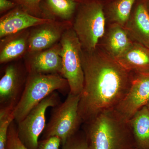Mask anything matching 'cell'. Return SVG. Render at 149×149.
<instances>
[{
  "label": "cell",
  "instance_id": "obj_1",
  "mask_svg": "<svg viewBox=\"0 0 149 149\" xmlns=\"http://www.w3.org/2000/svg\"><path fill=\"white\" fill-rule=\"evenodd\" d=\"M81 59L84 82L78 111L84 123L115 109L128 93L133 73L99 47L93 52L82 49Z\"/></svg>",
  "mask_w": 149,
  "mask_h": 149
},
{
  "label": "cell",
  "instance_id": "obj_2",
  "mask_svg": "<svg viewBox=\"0 0 149 149\" xmlns=\"http://www.w3.org/2000/svg\"><path fill=\"white\" fill-rule=\"evenodd\" d=\"M83 127L90 149H130L135 146L128 122L120 120L113 111L99 115Z\"/></svg>",
  "mask_w": 149,
  "mask_h": 149
},
{
  "label": "cell",
  "instance_id": "obj_3",
  "mask_svg": "<svg viewBox=\"0 0 149 149\" xmlns=\"http://www.w3.org/2000/svg\"><path fill=\"white\" fill-rule=\"evenodd\" d=\"M56 91L65 95L70 93L68 82L61 75L28 73L23 94L13 112L14 121L20 122L34 107Z\"/></svg>",
  "mask_w": 149,
  "mask_h": 149
},
{
  "label": "cell",
  "instance_id": "obj_4",
  "mask_svg": "<svg viewBox=\"0 0 149 149\" xmlns=\"http://www.w3.org/2000/svg\"><path fill=\"white\" fill-rule=\"evenodd\" d=\"M107 19L101 4L95 1L85 3L78 13L72 28L83 50L93 52L98 47L107 28Z\"/></svg>",
  "mask_w": 149,
  "mask_h": 149
},
{
  "label": "cell",
  "instance_id": "obj_5",
  "mask_svg": "<svg viewBox=\"0 0 149 149\" xmlns=\"http://www.w3.org/2000/svg\"><path fill=\"white\" fill-rule=\"evenodd\" d=\"M80 95L69 93L63 102L52 107L49 120L43 132L42 139L59 137L61 145L79 131L83 121L78 111Z\"/></svg>",
  "mask_w": 149,
  "mask_h": 149
},
{
  "label": "cell",
  "instance_id": "obj_6",
  "mask_svg": "<svg viewBox=\"0 0 149 149\" xmlns=\"http://www.w3.org/2000/svg\"><path fill=\"white\" fill-rule=\"evenodd\" d=\"M59 42L62 60L61 76L68 82L70 93L80 95L84 82L81 59L82 48L72 27L65 31Z\"/></svg>",
  "mask_w": 149,
  "mask_h": 149
},
{
  "label": "cell",
  "instance_id": "obj_7",
  "mask_svg": "<svg viewBox=\"0 0 149 149\" xmlns=\"http://www.w3.org/2000/svg\"><path fill=\"white\" fill-rule=\"evenodd\" d=\"M61 102L59 95L55 91L34 107L23 120L17 123L19 138L27 148L37 149L39 137L47 125V109Z\"/></svg>",
  "mask_w": 149,
  "mask_h": 149
},
{
  "label": "cell",
  "instance_id": "obj_8",
  "mask_svg": "<svg viewBox=\"0 0 149 149\" xmlns=\"http://www.w3.org/2000/svg\"><path fill=\"white\" fill-rule=\"evenodd\" d=\"M28 74L25 68L17 65L6 68L0 80V109L13 112L23 94Z\"/></svg>",
  "mask_w": 149,
  "mask_h": 149
},
{
  "label": "cell",
  "instance_id": "obj_9",
  "mask_svg": "<svg viewBox=\"0 0 149 149\" xmlns=\"http://www.w3.org/2000/svg\"><path fill=\"white\" fill-rule=\"evenodd\" d=\"M133 73L128 93L113 110L118 118L125 122L149 101V72Z\"/></svg>",
  "mask_w": 149,
  "mask_h": 149
},
{
  "label": "cell",
  "instance_id": "obj_10",
  "mask_svg": "<svg viewBox=\"0 0 149 149\" xmlns=\"http://www.w3.org/2000/svg\"><path fill=\"white\" fill-rule=\"evenodd\" d=\"M72 24L73 21L53 20L33 27L30 30L27 53L44 50L58 43Z\"/></svg>",
  "mask_w": 149,
  "mask_h": 149
},
{
  "label": "cell",
  "instance_id": "obj_11",
  "mask_svg": "<svg viewBox=\"0 0 149 149\" xmlns=\"http://www.w3.org/2000/svg\"><path fill=\"white\" fill-rule=\"evenodd\" d=\"M59 42L50 48L32 53H27L24 66L28 73L59 74L61 75L62 60Z\"/></svg>",
  "mask_w": 149,
  "mask_h": 149
},
{
  "label": "cell",
  "instance_id": "obj_12",
  "mask_svg": "<svg viewBox=\"0 0 149 149\" xmlns=\"http://www.w3.org/2000/svg\"><path fill=\"white\" fill-rule=\"evenodd\" d=\"M53 20L33 16L17 6L0 19V38Z\"/></svg>",
  "mask_w": 149,
  "mask_h": 149
},
{
  "label": "cell",
  "instance_id": "obj_13",
  "mask_svg": "<svg viewBox=\"0 0 149 149\" xmlns=\"http://www.w3.org/2000/svg\"><path fill=\"white\" fill-rule=\"evenodd\" d=\"M134 42L125 27L112 23L107 24L105 33L98 47L108 55L115 59L125 52Z\"/></svg>",
  "mask_w": 149,
  "mask_h": 149
},
{
  "label": "cell",
  "instance_id": "obj_14",
  "mask_svg": "<svg viewBox=\"0 0 149 149\" xmlns=\"http://www.w3.org/2000/svg\"><path fill=\"white\" fill-rule=\"evenodd\" d=\"M30 30L25 29L1 39V64L19 58L27 53Z\"/></svg>",
  "mask_w": 149,
  "mask_h": 149
},
{
  "label": "cell",
  "instance_id": "obj_15",
  "mask_svg": "<svg viewBox=\"0 0 149 149\" xmlns=\"http://www.w3.org/2000/svg\"><path fill=\"white\" fill-rule=\"evenodd\" d=\"M115 59L129 72H149V47L140 43L134 42L128 50Z\"/></svg>",
  "mask_w": 149,
  "mask_h": 149
},
{
  "label": "cell",
  "instance_id": "obj_16",
  "mask_svg": "<svg viewBox=\"0 0 149 149\" xmlns=\"http://www.w3.org/2000/svg\"><path fill=\"white\" fill-rule=\"evenodd\" d=\"M124 27L134 42L149 47V13L144 4L138 5Z\"/></svg>",
  "mask_w": 149,
  "mask_h": 149
},
{
  "label": "cell",
  "instance_id": "obj_17",
  "mask_svg": "<svg viewBox=\"0 0 149 149\" xmlns=\"http://www.w3.org/2000/svg\"><path fill=\"white\" fill-rule=\"evenodd\" d=\"M137 149H149V113L146 105L128 121Z\"/></svg>",
  "mask_w": 149,
  "mask_h": 149
},
{
  "label": "cell",
  "instance_id": "obj_18",
  "mask_svg": "<svg viewBox=\"0 0 149 149\" xmlns=\"http://www.w3.org/2000/svg\"><path fill=\"white\" fill-rule=\"evenodd\" d=\"M41 8L44 18L56 21H72L77 2L75 0H45Z\"/></svg>",
  "mask_w": 149,
  "mask_h": 149
},
{
  "label": "cell",
  "instance_id": "obj_19",
  "mask_svg": "<svg viewBox=\"0 0 149 149\" xmlns=\"http://www.w3.org/2000/svg\"><path fill=\"white\" fill-rule=\"evenodd\" d=\"M136 0H118L113 3L109 14L106 16L107 24L116 23L124 27Z\"/></svg>",
  "mask_w": 149,
  "mask_h": 149
},
{
  "label": "cell",
  "instance_id": "obj_20",
  "mask_svg": "<svg viewBox=\"0 0 149 149\" xmlns=\"http://www.w3.org/2000/svg\"><path fill=\"white\" fill-rule=\"evenodd\" d=\"M13 112L0 109V149H5L7 141L9 128L14 120Z\"/></svg>",
  "mask_w": 149,
  "mask_h": 149
},
{
  "label": "cell",
  "instance_id": "obj_21",
  "mask_svg": "<svg viewBox=\"0 0 149 149\" xmlns=\"http://www.w3.org/2000/svg\"><path fill=\"white\" fill-rule=\"evenodd\" d=\"M42 0H13L17 6L33 16L44 18V14L41 8Z\"/></svg>",
  "mask_w": 149,
  "mask_h": 149
},
{
  "label": "cell",
  "instance_id": "obj_22",
  "mask_svg": "<svg viewBox=\"0 0 149 149\" xmlns=\"http://www.w3.org/2000/svg\"><path fill=\"white\" fill-rule=\"evenodd\" d=\"M17 128V124L13 120L9 128L7 141L5 149H28L19 138Z\"/></svg>",
  "mask_w": 149,
  "mask_h": 149
},
{
  "label": "cell",
  "instance_id": "obj_23",
  "mask_svg": "<svg viewBox=\"0 0 149 149\" xmlns=\"http://www.w3.org/2000/svg\"><path fill=\"white\" fill-rule=\"evenodd\" d=\"M62 149H90L84 131H78L63 145Z\"/></svg>",
  "mask_w": 149,
  "mask_h": 149
},
{
  "label": "cell",
  "instance_id": "obj_24",
  "mask_svg": "<svg viewBox=\"0 0 149 149\" xmlns=\"http://www.w3.org/2000/svg\"><path fill=\"white\" fill-rule=\"evenodd\" d=\"M61 141L58 136H51L39 141L37 149H59Z\"/></svg>",
  "mask_w": 149,
  "mask_h": 149
},
{
  "label": "cell",
  "instance_id": "obj_25",
  "mask_svg": "<svg viewBox=\"0 0 149 149\" xmlns=\"http://www.w3.org/2000/svg\"><path fill=\"white\" fill-rule=\"evenodd\" d=\"M16 4L8 0H0V13L1 14L6 12L11 9L17 6Z\"/></svg>",
  "mask_w": 149,
  "mask_h": 149
},
{
  "label": "cell",
  "instance_id": "obj_26",
  "mask_svg": "<svg viewBox=\"0 0 149 149\" xmlns=\"http://www.w3.org/2000/svg\"><path fill=\"white\" fill-rule=\"evenodd\" d=\"M146 106L147 109H148V111L149 113V101L147 103Z\"/></svg>",
  "mask_w": 149,
  "mask_h": 149
}]
</instances>
